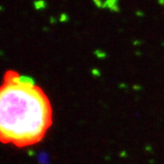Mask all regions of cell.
Segmentation results:
<instances>
[{"instance_id": "cell-1", "label": "cell", "mask_w": 164, "mask_h": 164, "mask_svg": "<svg viewBox=\"0 0 164 164\" xmlns=\"http://www.w3.org/2000/svg\"><path fill=\"white\" fill-rule=\"evenodd\" d=\"M52 123L45 92L31 78L8 70L0 86V142L18 147L37 144Z\"/></svg>"}]
</instances>
